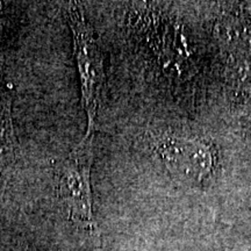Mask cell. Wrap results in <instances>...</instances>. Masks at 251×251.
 Masks as SVG:
<instances>
[{"label":"cell","mask_w":251,"mask_h":251,"mask_svg":"<svg viewBox=\"0 0 251 251\" xmlns=\"http://www.w3.org/2000/svg\"><path fill=\"white\" fill-rule=\"evenodd\" d=\"M94 135H85L56 169V193L68 218L90 234H97L91 191Z\"/></svg>","instance_id":"1"},{"label":"cell","mask_w":251,"mask_h":251,"mask_svg":"<svg viewBox=\"0 0 251 251\" xmlns=\"http://www.w3.org/2000/svg\"><path fill=\"white\" fill-rule=\"evenodd\" d=\"M18 142L12 119V97L6 93L0 100V178L17 161Z\"/></svg>","instance_id":"4"},{"label":"cell","mask_w":251,"mask_h":251,"mask_svg":"<svg viewBox=\"0 0 251 251\" xmlns=\"http://www.w3.org/2000/svg\"><path fill=\"white\" fill-rule=\"evenodd\" d=\"M152 146L177 180L193 185L201 184L214 171V148L205 141L155 135Z\"/></svg>","instance_id":"3"},{"label":"cell","mask_w":251,"mask_h":251,"mask_svg":"<svg viewBox=\"0 0 251 251\" xmlns=\"http://www.w3.org/2000/svg\"><path fill=\"white\" fill-rule=\"evenodd\" d=\"M65 17L74 37V49L80 78L81 100L87 115L86 135H94L100 93L105 81L101 52L81 7L76 2L65 6Z\"/></svg>","instance_id":"2"}]
</instances>
